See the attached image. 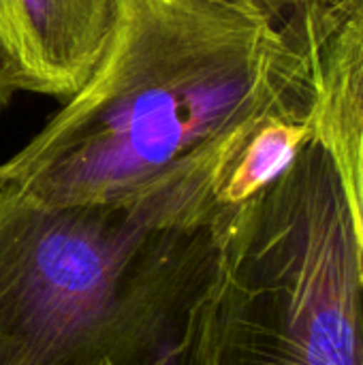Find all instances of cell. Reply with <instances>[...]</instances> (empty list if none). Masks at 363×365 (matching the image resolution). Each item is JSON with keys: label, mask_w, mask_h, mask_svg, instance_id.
Wrapping results in <instances>:
<instances>
[{"label": "cell", "mask_w": 363, "mask_h": 365, "mask_svg": "<svg viewBox=\"0 0 363 365\" xmlns=\"http://www.w3.org/2000/svg\"><path fill=\"white\" fill-rule=\"evenodd\" d=\"M120 0H0V60L15 90L68 101L101 62Z\"/></svg>", "instance_id": "5b68a950"}, {"label": "cell", "mask_w": 363, "mask_h": 365, "mask_svg": "<svg viewBox=\"0 0 363 365\" xmlns=\"http://www.w3.org/2000/svg\"><path fill=\"white\" fill-rule=\"evenodd\" d=\"M304 66L285 21L231 0H120L90 79L0 173L47 205L212 222L240 135Z\"/></svg>", "instance_id": "6da1fadb"}, {"label": "cell", "mask_w": 363, "mask_h": 365, "mask_svg": "<svg viewBox=\"0 0 363 365\" xmlns=\"http://www.w3.org/2000/svg\"><path fill=\"white\" fill-rule=\"evenodd\" d=\"M214 220L47 205L6 184L0 365H201Z\"/></svg>", "instance_id": "7a4b0ae2"}, {"label": "cell", "mask_w": 363, "mask_h": 365, "mask_svg": "<svg viewBox=\"0 0 363 365\" xmlns=\"http://www.w3.org/2000/svg\"><path fill=\"white\" fill-rule=\"evenodd\" d=\"M4 186H6V180H4V178H2V173H0V190H2Z\"/></svg>", "instance_id": "ba28073f"}, {"label": "cell", "mask_w": 363, "mask_h": 365, "mask_svg": "<svg viewBox=\"0 0 363 365\" xmlns=\"http://www.w3.org/2000/svg\"><path fill=\"white\" fill-rule=\"evenodd\" d=\"M201 365H363V261L317 130L291 167L216 216Z\"/></svg>", "instance_id": "3957f363"}, {"label": "cell", "mask_w": 363, "mask_h": 365, "mask_svg": "<svg viewBox=\"0 0 363 365\" xmlns=\"http://www.w3.org/2000/svg\"><path fill=\"white\" fill-rule=\"evenodd\" d=\"M15 92L17 90L13 88V83L9 79V73H6V68H4V64L0 60V113H4V109L9 107V103H11Z\"/></svg>", "instance_id": "52a82bcc"}, {"label": "cell", "mask_w": 363, "mask_h": 365, "mask_svg": "<svg viewBox=\"0 0 363 365\" xmlns=\"http://www.w3.org/2000/svg\"><path fill=\"white\" fill-rule=\"evenodd\" d=\"M285 24L306 56L315 130L336 163L363 261V0L312 4Z\"/></svg>", "instance_id": "277c9868"}, {"label": "cell", "mask_w": 363, "mask_h": 365, "mask_svg": "<svg viewBox=\"0 0 363 365\" xmlns=\"http://www.w3.org/2000/svg\"><path fill=\"white\" fill-rule=\"evenodd\" d=\"M235 4H242L246 9H252L265 17H270L272 21L282 24L287 17H291L293 13L312 6V4H327L334 0H231Z\"/></svg>", "instance_id": "8992f818"}]
</instances>
